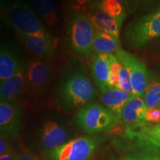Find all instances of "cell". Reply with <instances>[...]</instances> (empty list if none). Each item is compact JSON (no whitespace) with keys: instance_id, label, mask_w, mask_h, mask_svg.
<instances>
[{"instance_id":"1","label":"cell","mask_w":160,"mask_h":160,"mask_svg":"<svg viewBox=\"0 0 160 160\" xmlns=\"http://www.w3.org/2000/svg\"><path fill=\"white\" fill-rule=\"evenodd\" d=\"M97 96L94 86L87 75L77 71L67 76L56 92V101L62 109L81 108L90 104Z\"/></svg>"},{"instance_id":"2","label":"cell","mask_w":160,"mask_h":160,"mask_svg":"<svg viewBox=\"0 0 160 160\" xmlns=\"http://www.w3.org/2000/svg\"><path fill=\"white\" fill-rule=\"evenodd\" d=\"M160 38V7L136 17L126 25L123 39L132 49L143 48Z\"/></svg>"},{"instance_id":"3","label":"cell","mask_w":160,"mask_h":160,"mask_svg":"<svg viewBox=\"0 0 160 160\" xmlns=\"http://www.w3.org/2000/svg\"><path fill=\"white\" fill-rule=\"evenodd\" d=\"M4 21L16 33L35 36L49 33L45 26L28 4L15 1L2 10Z\"/></svg>"},{"instance_id":"4","label":"cell","mask_w":160,"mask_h":160,"mask_svg":"<svg viewBox=\"0 0 160 160\" xmlns=\"http://www.w3.org/2000/svg\"><path fill=\"white\" fill-rule=\"evenodd\" d=\"M73 122L88 134L108 132L117 120L113 113L98 103H90L79 109L73 116Z\"/></svg>"},{"instance_id":"5","label":"cell","mask_w":160,"mask_h":160,"mask_svg":"<svg viewBox=\"0 0 160 160\" xmlns=\"http://www.w3.org/2000/svg\"><path fill=\"white\" fill-rule=\"evenodd\" d=\"M94 32V27L87 13L72 15L68 26V36L73 51L85 59L91 57L93 52Z\"/></svg>"},{"instance_id":"6","label":"cell","mask_w":160,"mask_h":160,"mask_svg":"<svg viewBox=\"0 0 160 160\" xmlns=\"http://www.w3.org/2000/svg\"><path fill=\"white\" fill-rule=\"evenodd\" d=\"M137 130L125 128L123 141L128 142V145L122 144V147L126 148L122 160H160V143L144 133L141 128Z\"/></svg>"},{"instance_id":"7","label":"cell","mask_w":160,"mask_h":160,"mask_svg":"<svg viewBox=\"0 0 160 160\" xmlns=\"http://www.w3.org/2000/svg\"><path fill=\"white\" fill-rule=\"evenodd\" d=\"M102 142L99 137L76 138L51 150L45 160H91Z\"/></svg>"},{"instance_id":"8","label":"cell","mask_w":160,"mask_h":160,"mask_svg":"<svg viewBox=\"0 0 160 160\" xmlns=\"http://www.w3.org/2000/svg\"><path fill=\"white\" fill-rule=\"evenodd\" d=\"M117 55L128 71L131 80L133 95L143 98L151 78L152 71L142 61L129 52L120 48Z\"/></svg>"},{"instance_id":"9","label":"cell","mask_w":160,"mask_h":160,"mask_svg":"<svg viewBox=\"0 0 160 160\" xmlns=\"http://www.w3.org/2000/svg\"><path fill=\"white\" fill-rule=\"evenodd\" d=\"M22 114L17 102L0 101V135L9 142L16 140L21 130Z\"/></svg>"},{"instance_id":"10","label":"cell","mask_w":160,"mask_h":160,"mask_svg":"<svg viewBox=\"0 0 160 160\" xmlns=\"http://www.w3.org/2000/svg\"><path fill=\"white\" fill-rule=\"evenodd\" d=\"M52 77L51 66L48 62L33 59L26 67V82L31 91L39 92L45 89Z\"/></svg>"},{"instance_id":"11","label":"cell","mask_w":160,"mask_h":160,"mask_svg":"<svg viewBox=\"0 0 160 160\" xmlns=\"http://www.w3.org/2000/svg\"><path fill=\"white\" fill-rule=\"evenodd\" d=\"M147 106L143 98L133 95L122 111L121 121L126 128H137L145 125L148 122L145 120V112Z\"/></svg>"},{"instance_id":"12","label":"cell","mask_w":160,"mask_h":160,"mask_svg":"<svg viewBox=\"0 0 160 160\" xmlns=\"http://www.w3.org/2000/svg\"><path fill=\"white\" fill-rule=\"evenodd\" d=\"M22 43L32 54L37 57H50L55 53V45L51 36L45 35L28 36L16 33Z\"/></svg>"},{"instance_id":"13","label":"cell","mask_w":160,"mask_h":160,"mask_svg":"<svg viewBox=\"0 0 160 160\" xmlns=\"http://www.w3.org/2000/svg\"><path fill=\"white\" fill-rule=\"evenodd\" d=\"M85 13L91 19L95 30H99L119 39L120 28L123 24L119 19L105 13L97 5Z\"/></svg>"},{"instance_id":"14","label":"cell","mask_w":160,"mask_h":160,"mask_svg":"<svg viewBox=\"0 0 160 160\" xmlns=\"http://www.w3.org/2000/svg\"><path fill=\"white\" fill-rule=\"evenodd\" d=\"M91 73L97 87L102 93L111 90L109 85V53H96L91 61Z\"/></svg>"},{"instance_id":"15","label":"cell","mask_w":160,"mask_h":160,"mask_svg":"<svg viewBox=\"0 0 160 160\" xmlns=\"http://www.w3.org/2000/svg\"><path fill=\"white\" fill-rule=\"evenodd\" d=\"M26 82V67L22 65L17 73L0 82V101L14 102L22 92Z\"/></svg>"},{"instance_id":"16","label":"cell","mask_w":160,"mask_h":160,"mask_svg":"<svg viewBox=\"0 0 160 160\" xmlns=\"http://www.w3.org/2000/svg\"><path fill=\"white\" fill-rule=\"evenodd\" d=\"M68 133L63 126L53 121L44 124L40 131L41 143L45 148L53 150L66 142Z\"/></svg>"},{"instance_id":"17","label":"cell","mask_w":160,"mask_h":160,"mask_svg":"<svg viewBox=\"0 0 160 160\" xmlns=\"http://www.w3.org/2000/svg\"><path fill=\"white\" fill-rule=\"evenodd\" d=\"M23 63L15 49L2 45L0 50V81L3 82L17 73Z\"/></svg>"},{"instance_id":"18","label":"cell","mask_w":160,"mask_h":160,"mask_svg":"<svg viewBox=\"0 0 160 160\" xmlns=\"http://www.w3.org/2000/svg\"><path fill=\"white\" fill-rule=\"evenodd\" d=\"M131 93L118 88H113L102 93L101 101L111 113L114 115L117 122L121 121L122 111L124 106L132 97Z\"/></svg>"},{"instance_id":"19","label":"cell","mask_w":160,"mask_h":160,"mask_svg":"<svg viewBox=\"0 0 160 160\" xmlns=\"http://www.w3.org/2000/svg\"><path fill=\"white\" fill-rule=\"evenodd\" d=\"M121 48L119 39L113 36L95 30L94 38L93 42V51L96 53H117Z\"/></svg>"},{"instance_id":"20","label":"cell","mask_w":160,"mask_h":160,"mask_svg":"<svg viewBox=\"0 0 160 160\" xmlns=\"http://www.w3.org/2000/svg\"><path fill=\"white\" fill-rule=\"evenodd\" d=\"M35 11L50 26H55L59 22L57 6L53 0H31Z\"/></svg>"},{"instance_id":"21","label":"cell","mask_w":160,"mask_h":160,"mask_svg":"<svg viewBox=\"0 0 160 160\" xmlns=\"http://www.w3.org/2000/svg\"><path fill=\"white\" fill-rule=\"evenodd\" d=\"M147 108L157 107L160 102V73L152 72L150 82L143 97Z\"/></svg>"},{"instance_id":"22","label":"cell","mask_w":160,"mask_h":160,"mask_svg":"<svg viewBox=\"0 0 160 160\" xmlns=\"http://www.w3.org/2000/svg\"><path fill=\"white\" fill-rule=\"evenodd\" d=\"M97 5L105 13L117 18L122 22H124L127 14L124 2L119 0H99Z\"/></svg>"},{"instance_id":"23","label":"cell","mask_w":160,"mask_h":160,"mask_svg":"<svg viewBox=\"0 0 160 160\" xmlns=\"http://www.w3.org/2000/svg\"><path fill=\"white\" fill-rule=\"evenodd\" d=\"M128 14L152 11L160 7V0H124Z\"/></svg>"},{"instance_id":"24","label":"cell","mask_w":160,"mask_h":160,"mask_svg":"<svg viewBox=\"0 0 160 160\" xmlns=\"http://www.w3.org/2000/svg\"><path fill=\"white\" fill-rule=\"evenodd\" d=\"M98 1L99 0H69V9L73 14L85 13L97 5Z\"/></svg>"},{"instance_id":"25","label":"cell","mask_w":160,"mask_h":160,"mask_svg":"<svg viewBox=\"0 0 160 160\" xmlns=\"http://www.w3.org/2000/svg\"><path fill=\"white\" fill-rule=\"evenodd\" d=\"M119 85H118V89L122 90V91L127 92V93H131L133 95V90H132L131 80V77L125 68V67L122 65L121 70L119 72Z\"/></svg>"},{"instance_id":"26","label":"cell","mask_w":160,"mask_h":160,"mask_svg":"<svg viewBox=\"0 0 160 160\" xmlns=\"http://www.w3.org/2000/svg\"><path fill=\"white\" fill-rule=\"evenodd\" d=\"M141 129L148 136L160 143V122L155 125H149V123H147L141 127Z\"/></svg>"},{"instance_id":"27","label":"cell","mask_w":160,"mask_h":160,"mask_svg":"<svg viewBox=\"0 0 160 160\" xmlns=\"http://www.w3.org/2000/svg\"><path fill=\"white\" fill-rule=\"evenodd\" d=\"M145 120L148 123H158L160 122V108H147L145 112Z\"/></svg>"},{"instance_id":"28","label":"cell","mask_w":160,"mask_h":160,"mask_svg":"<svg viewBox=\"0 0 160 160\" xmlns=\"http://www.w3.org/2000/svg\"><path fill=\"white\" fill-rule=\"evenodd\" d=\"M12 154L9 144L8 141L1 138L0 139V156Z\"/></svg>"},{"instance_id":"29","label":"cell","mask_w":160,"mask_h":160,"mask_svg":"<svg viewBox=\"0 0 160 160\" xmlns=\"http://www.w3.org/2000/svg\"><path fill=\"white\" fill-rule=\"evenodd\" d=\"M15 158L16 160H39L35 156L28 152H22V153L16 154Z\"/></svg>"},{"instance_id":"30","label":"cell","mask_w":160,"mask_h":160,"mask_svg":"<svg viewBox=\"0 0 160 160\" xmlns=\"http://www.w3.org/2000/svg\"><path fill=\"white\" fill-rule=\"evenodd\" d=\"M151 51L155 58H160V38L154 43Z\"/></svg>"},{"instance_id":"31","label":"cell","mask_w":160,"mask_h":160,"mask_svg":"<svg viewBox=\"0 0 160 160\" xmlns=\"http://www.w3.org/2000/svg\"><path fill=\"white\" fill-rule=\"evenodd\" d=\"M0 160H16L15 155L8 154L0 156Z\"/></svg>"},{"instance_id":"32","label":"cell","mask_w":160,"mask_h":160,"mask_svg":"<svg viewBox=\"0 0 160 160\" xmlns=\"http://www.w3.org/2000/svg\"><path fill=\"white\" fill-rule=\"evenodd\" d=\"M157 107H158V108H160V102H159V105H158V106H157Z\"/></svg>"}]
</instances>
